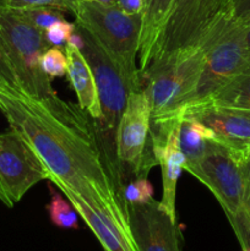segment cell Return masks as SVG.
<instances>
[{"instance_id":"cell-1","label":"cell","mask_w":250,"mask_h":251,"mask_svg":"<svg viewBox=\"0 0 250 251\" xmlns=\"http://www.w3.org/2000/svg\"><path fill=\"white\" fill-rule=\"evenodd\" d=\"M0 110L11 130L43 162L47 180L64 184L90 203L127 211L122 176L103 150L97 126L81 129L66 124L41 102L7 86H0Z\"/></svg>"},{"instance_id":"cell-2","label":"cell","mask_w":250,"mask_h":251,"mask_svg":"<svg viewBox=\"0 0 250 251\" xmlns=\"http://www.w3.org/2000/svg\"><path fill=\"white\" fill-rule=\"evenodd\" d=\"M0 32L19 90L66 124L81 129L95 127L85 110L59 97L49 76L42 70L41 56L50 47L44 32L17 10L10 9H0Z\"/></svg>"},{"instance_id":"cell-3","label":"cell","mask_w":250,"mask_h":251,"mask_svg":"<svg viewBox=\"0 0 250 251\" xmlns=\"http://www.w3.org/2000/svg\"><path fill=\"white\" fill-rule=\"evenodd\" d=\"M228 16L225 10L205 36L194 46L179 49L171 55L153 61L140 75L141 88L151 110V122L169 119L185 108L196 90L208 50Z\"/></svg>"},{"instance_id":"cell-4","label":"cell","mask_w":250,"mask_h":251,"mask_svg":"<svg viewBox=\"0 0 250 251\" xmlns=\"http://www.w3.org/2000/svg\"><path fill=\"white\" fill-rule=\"evenodd\" d=\"M76 24L81 25L100 41L114 60L131 92L141 90L139 55L141 14H127L118 5H105L95 0H78Z\"/></svg>"},{"instance_id":"cell-5","label":"cell","mask_w":250,"mask_h":251,"mask_svg":"<svg viewBox=\"0 0 250 251\" xmlns=\"http://www.w3.org/2000/svg\"><path fill=\"white\" fill-rule=\"evenodd\" d=\"M115 163L120 176L147 178L156 166L151 136V110L145 93L130 92L126 107L115 130Z\"/></svg>"},{"instance_id":"cell-6","label":"cell","mask_w":250,"mask_h":251,"mask_svg":"<svg viewBox=\"0 0 250 251\" xmlns=\"http://www.w3.org/2000/svg\"><path fill=\"white\" fill-rule=\"evenodd\" d=\"M248 70H250V47L245 41L244 28L228 12L208 50L195 92L185 108L206 102L222 86Z\"/></svg>"},{"instance_id":"cell-7","label":"cell","mask_w":250,"mask_h":251,"mask_svg":"<svg viewBox=\"0 0 250 251\" xmlns=\"http://www.w3.org/2000/svg\"><path fill=\"white\" fill-rule=\"evenodd\" d=\"M227 5L228 0H174L151 63L198 43Z\"/></svg>"},{"instance_id":"cell-8","label":"cell","mask_w":250,"mask_h":251,"mask_svg":"<svg viewBox=\"0 0 250 251\" xmlns=\"http://www.w3.org/2000/svg\"><path fill=\"white\" fill-rule=\"evenodd\" d=\"M184 169L210 189L225 215L244 207L243 158L225 145L213 141L198 162Z\"/></svg>"},{"instance_id":"cell-9","label":"cell","mask_w":250,"mask_h":251,"mask_svg":"<svg viewBox=\"0 0 250 251\" xmlns=\"http://www.w3.org/2000/svg\"><path fill=\"white\" fill-rule=\"evenodd\" d=\"M75 25L82 36L80 50L92 71L100 98L102 119L98 123L102 130L115 131L131 90L120 69L100 41L83 26Z\"/></svg>"},{"instance_id":"cell-10","label":"cell","mask_w":250,"mask_h":251,"mask_svg":"<svg viewBox=\"0 0 250 251\" xmlns=\"http://www.w3.org/2000/svg\"><path fill=\"white\" fill-rule=\"evenodd\" d=\"M48 179V171L34 150L14 130L0 134V200L12 207L25 194Z\"/></svg>"},{"instance_id":"cell-11","label":"cell","mask_w":250,"mask_h":251,"mask_svg":"<svg viewBox=\"0 0 250 251\" xmlns=\"http://www.w3.org/2000/svg\"><path fill=\"white\" fill-rule=\"evenodd\" d=\"M130 228L137 251H181L176 217L151 199L141 205H126Z\"/></svg>"},{"instance_id":"cell-12","label":"cell","mask_w":250,"mask_h":251,"mask_svg":"<svg viewBox=\"0 0 250 251\" xmlns=\"http://www.w3.org/2000/svg\"><path fill=\"white\" fill-rule=\"evenodd\" d=\"M71 202L78 216L85 221L104 251H137L130 228L127 211L90 203L64 184L53 183Z\"/></svg>"},{"instance_id":"cell-13","label":"cell","mask_w":250,"mask_h":251,"mask_svg":"<svg viewBox=\"0 0 250 251\" xmlns=\"http://www.w3.org/2000/svg\"><path fill=\"white\" fill-rule=\"evenodd\" d=\"M181 114L169 119L151 122L153 129H151L153 153L156 162L162 169V185L163 195L161 203L172 216H175V196L176 184L180 176L181 169L185 164V156L179 141Z\"/></svg>"},{"instance_id":"cell-14","label":"cell","mask_w":250,"mask_h":251,"mask_svg":"<svg viewBox=\"0 0 250 251\" xmlns=\"http://www.w3.org/2000/svg\"><path fill=\"white\" fill-rule=\"evenodd\" d=\"M212 130L216 141L243 159L250 154V110L203 103L181 110Z\"/></svg>"},{"instance_id":"cell-15","label":"cell","mask_w":250,"mask_h":251,"mask_svg":"<svg viewBox=\"0 0 250 251\" xmlns=\"http://www.w3.org/2000/svg\"><path fill=\"white\" fill-rule=\"evenodd\" d=\"M64 53L68 59V75L71 86L78 100V107L85 110L93 120L102 119L100 98L96 88L95 78L90 65L86 61L80 49L66 44Z\"/></svg>"},{"instance_id":"cell-16","label":"cell","mask_w":250,"mask_h":251,"mask_svg":"<svg viewBox=\"0 0 250 251\" xmlns=\"http://www.w3.org/2000/svg\"><path fill=\"white\" fill-rule=\"evenodd\" d=\"M174 0H149L142 11V26L140 34V75L149 68L154 46L162 33Z\"/></svg>"},{"instance_id":"cell-17","label":"cell","mask_w":250,"mask_h":251,"mask_svg":"<svg viewBox=\"0 0 250 251\" xmlns=\"http://www.w3.org/2000/svg\"><path fill=\"white\" fill-rule=\"evenodd\" d=\"M179 141L181 151L185 156V167L198 162L208 151L211 144L216 141V139L212 130L208 129L206 125L195 118L181 114Z\"/></svg>"},{"instance_id":"cell-18","label":"cell","mask_w":250,"mask_h":251,"mask_svg":"<svg viewBox=\"0 0 250 251\" xmlns=\"http://www.w3.org/2000/svg\"><path fill=\"white\" fill-rule=\"evenodd\" d=\"M203 103L250 110V70L225 83Z\"/></svg>"},{"instance_id":"cell-19","label":"cell","mask_w":250,"mask_h":251,"mask_svg":"<svg viewBox=\"0 0 250 251\" xmlns=\"http://www.w3.org/2000/svg\"><path fill=\"white\" fill-rule=\"evenodd\" d=\"M51 223L61 229H78V213L68 199L51 190L50 202L47 205Z\"/></svg>"},{"instance_id":"cell-20","label":"cell","mask_w":250,"mask_h":251,"mask_svg":"<svg viewBox=\"0 0 250 251\" xmlns=\"http://www.w3.org/2000/svg\"><path fill=\"white\" fill-rule=\"evenodd\" d=\"M25 19L28 20L34 27H37L41 31L46 32L50 26H53L55 22L65 20L64 12L55 7L49 6H37L28 7V9L17 10Z\"/></svg>"},{"instance_id":"cell-21","label":"cell","mask_w":250,"mask_h":251,"mask_svg":"<svg viewBox=\"0 0 250 251\" xmlns=\"http://www.w3.org/2000/svg\"><path fill=\"white\" fill-rule=\"evenodd\" d=\"M122 196L126 205H141L153 199V186L147 178H134L123 184Z\"/></svg>"},{"instance_id":"cell-22","label":"cell","mask_w":250,"mask_h":251,"mask_svg":"<svg viewBox=\"0 0 250 251\" xmlns=\"http://www.w3.org/2000/svg\"><path fill=\"white\" fill-rule=\"evenodd\" d=\"M78 0H0V9L20 10L28 7L49 6L75 15Z\"/></svg>"},{"instance_id":"cell-23","label":"cell","mask_w":250,"mask_h":251,"mask_svg":"<svg viewBox=\"0 0 250 251\" xmlns=\"http://www.w3.org/2000/svg\"><path fill=\"white\" fill-rule=\"evenodd\" d=\"M41 68L49 78L63 77L68 73V59L58 47H49L41 56Z\"/></svg>"},{"instance_id":"cell-24","label":"cell","mask_w":250,"mask_h":251,"mask_svg":"<svg viewBox=\"0 0 250 251\" xmlns=\"http://www.w3.org/2000/svg\"><path fill=\"white\" fill-rule=\"evenodd\" d=\"M227 216L242 251H250V212L245 207Z\"/></svg>"},{"instance_id":"cell-25","label":"cell","mask_w":250,"mask_h":251,"mask_svg":"<svg viewBox=\"0 0 250 251\" xmlns=\"http://www.w3.org/2000/svg\"><path fill=\"white\" fill-rule=\"evenodd\" d=\"M76 28V25L73 22H69L66 20H61V21L55 22L53 26L49 27L46 32L47 42L50 47H65L68 43L69 37L71 36Z\"/></svg>"},{"instance_id":"cell-26","label":"cell","mask_w":250,"mask_h":251,"mask_svg":"<svg viewBox=\"0 0 250 251\" xmlns=\"http://www.w3.org/2000/svg\"><path fill=\"white\" fill-rule=\"evenodd\" d=\"M0 86H7V87L17 88L19 90L11 64H10L9 56H7L6 49H5V43L4 39H2L1 32H0Z\"/></svg>"},{"instance_id":"cell-27","label":"cell","mask_w":250,"mask_h":251,"mask_svg":"<svg viewBox=\"0 0 250 251\" xmlns=\"http://www.w3.org/2000/svg\"><path fill=\"white\" fill-rule=\"evenodd\" d=\"M227 10L237 22L245 24L250 21V0H228Z\"/></svg>"},{"instance_id":"cell-28","label":"cell","mask_w":250,"mask_h":251,"mask_svg":"<svg viewBox=\"0 0 250 251\" xmlns=\"http://www.w3.org/2000/svg\"><path fill=\"white\" fill-rule=\"evenodd\" d=\"M117 5L127 14H141L144 11V0H115Z\"/></svg>"},{"instance_id":"cell-29","label":"cell","mask_w":250,"mask_h":251,"mask_svg":"<svg viewBox=\"0 0 250 251\" xmlns=\"http://www.w3.org/2000/svg\"><path fill=\"white\" fill-rule=\"evenodd\" d=\"M243 168H244L245 190H244V207L250 212V154L243 159Z\"/></svg>"},{"instance_id":"cell-30","label":"cell","mask_w":250,"mask_h":251,"mask_svg":"<svg viewBox=\"0 0 250 251\" xmlns=\"http://www.w3.org/2000/svg\"><path fill=\"white\" fill-rule=\"evenodd\" d=\"M240 24V22H239ZM243 25V28H244V34H245V41H247L248 46L250 47V21L249 22H245Z\"/></svg>"},{"instance_id":"cell-31","label":"cell","mask_w":250,"mask_h":251,"mask_svg":"<svg viewBox=\"0 0 250 251\" xmlns=\"http://www.w3.org/2000/svg\"><path fill=\"white\" fill-rule=\"evenodd\" d=\"M95 1L102 2V4L105 5H117V1H115V0H95Z\"/></svg>"},{"instance_id":"cell-32","label":"cell","mask_w":250,"mask_h":251,"mask_svg":"<svg viewBox=\"0 0 250 251\" xmlns=\"http://www.w3.org/2000/svg\"><path fill=\"white\" fill-rule=\"evenodd\" d=\"M147 1H149V0H144V2H145V5H146V2H147ZM144 7H145V6H144Z\"/></svg>"}]
</instances>
